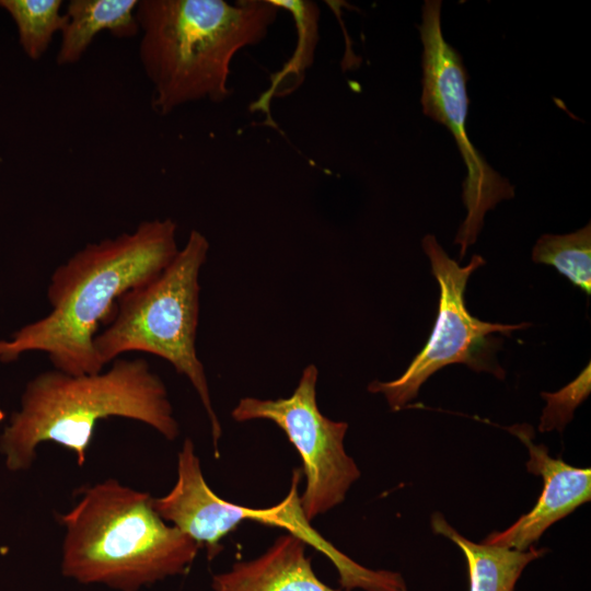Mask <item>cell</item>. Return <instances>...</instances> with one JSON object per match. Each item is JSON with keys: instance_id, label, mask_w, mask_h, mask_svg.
<instances>
[{"instance_id": "30bf717a", "label": "cell", "mask_w": 591, "mask_h": 591, "mask_svg": "<svg viewBox=\"0 0 591 591\" xmlns=\"http://www.w3.org/2000/svg\"><path fill=\"white\" fill-rule=\"evenodd\" d=\"M508 431L528 449L526 470L542 477L543 488L528 513L506 530L490 533L483 543L526 551L549 526L590 501L591 470L572 466L560 456H551L546 445L534 442L533 428L528 424L511 426Z\"/></svg>"}, {"instance_id": "3957f363", "label": "cell", "mask_w": 591, "mask_h": 591, "mask_svg": "<svg viewBox=\"0 0 591 591\" xmlns=\"http://www.w3.org/2000/svg\"><path fill=\"white\" fill-rule=\"evenodd\" d=\"M112 416L147 424L167 440L179 432L166 387L146 360L117 359L95 374L72 375L54 369L28 382L21 409L1 436L7 466L28 468L36 447L45 441L74 452L81 466L96 422Z\"/></svg>"}, {"instance_id": "6da1fadb", "label": "cell", "mask_w": 591, "mask_h": 591, "mask_svg": "<svg viewBox=\"0 0 591 591\" xmlns=\"http://www.w3.org/2000/svg\"><path fill=\"white\" fill-rule=\"evenodd\" d=\"M178 251L176 223L169 218L85 245L53 273L50 313L0 340V362L40 351L56 370L72 375L103 371L93 345L99 326L112 320L124 293L159 276Z\"/></svg>"}, {"instance_id": "2e32d148", "label": "cell", "mask_w": 591, "mask_h": 591, "mask_svg": "<svg viewBox=\"0 0 591 591\" xmlns=\"http://www.w3.org/2000/svg\"><path fill=\"white\" fill-rule=\"evenodd\" d=\"M590 391V364H588L561 390L554 393L543 392L541 395L545 398L546 406L542 412L538 430L541 432L563 431L572 419L575 409L589 396Z\"/></svg>"}, {"instance_id": "4fadbf2b", "label": "cell", "mask_w": 591, "mask_h": 591, "mask_svg": "<svg viewBox=\"0 0 591 591\" xmlns=\"http://www.w3.org/2000/svg\"><path fill=\"white\" fill-rule=\"evenodd\" d=\"M138 0H71L67 23L56 56L59 66L78 62L95 36L104 31L125 39L139 33L136 19Z\"/></svg>"}, {"instance_id": "5b68a950", "label": "cell", "mask_w": 591, "mask_h": 591, "mask_svg": "<svg viewBox=\"0 0 591 591\" xmlns=\"http://www.w3.org/2000/svg\"><path fill=\"white\" fill-rule=\"evenodd\" d=\"M208 251V240L193 230L184 247L159 276L118 299L109 324L95 335L93 345L103 366L126 352L139 351L165 359L185 375L206 410L218 454L221 425L195 344L199 273Z\"/></svg>"}, {"instance_id": "277c9868", "label": "cell", "mask_w": 591, "mask_h": 591, "mask_svg": "<svg viewBox=\"0 0 591 591\" xmlns=\"http://www.w3.org/2000/svg\"><path fill=\"white\" fill-rule=\"evenodd\" d=\"M60 521L62 575L84 584L138 591L185 572L201 548L165 523L148 493L113 478L86 488Z\"/></svg>"}, {"instance_id": "ba28073f", "label": "cell", "mask_w": 591, "mask_h": 591, "mask_svg": "<svg viewBox=\"0 0 591 591\" xmlns=\"http://www.w3.org/2000/svg\"><path fill=\"white\" fill-rule=\"evenodd\" d=\"M419 34L424 47L422 111L450 130L466 166L462 197L467 215L454 241L461 246L462 258L466 248L475 243L485 213L499 201L512 198L514 188L486 162L468 139L467 77L461 56L443 37L440 0L425 1Z\"/></svg>"}, {"instance_id": "9a60e30c", "label": "cell", "mask_w": 591, "mask_h": 591, "mask_svg": "<svg viewBox=\"0 0 591 591\" xmlns=\"http://www.w3.org/2000/svg\"><path fill=\"white\" fill-rule=\"evenodd\" d=\"M61 0H0V7L14 20L20 44L31 59H39L54 35L63 30L68 18L61 14Z\"/></svg>"}, {"instance_id": "7a4b0ae2", "label": "cell", "mask_w": 591, "mask_h": 591, "mask_svg": "<svg viewBox=\"0 0 591 591\" xmlns=\"http://www.w3.org/2000/svg\"><path fill=\"white\" fill-rule=\"evenodd\" d=\"M270 0H140L139 59L151 82V106L167 115L184 104L221 102L234 55L259 43L277 19Z\"/></svg>"}, {"instance_id": "7c38bea8", "label": "cell", "mask_w": 591, "mask_h": 591, "mask_svg": "<svg viewBox=\"0 0 591 591\" xmlns=\"http://www.w3.org/2000/svg\"><path fill=\"white\" fill-rule=\"evenodd\" d=\"M431 529L452 541L463 553L468 570L470 591H514L523 570L547 549L517 551L476 543L456 531L440 512L432 513Z\"/></svg>"}, {"instance_id": "9c48e42d", "label": "cell", "mask_w": 591, "mask_h": 591, "mask_svg": "<svg viewBox=\"0 0 591 591\" xmlns=\"http://www.w3.org/2000/svg\"><path fill=\"white\" fill-rule=\"evenodd\" d=\"M318 371L309 364L287 398L244 397L232 410L235 421L266 419L288 437L302 459L305 488L300 496L309 521L341 503L360 470L344 448L345 421L325 417L316 403Z\"/></svg>"}, {"instance_id": "8fae6325", "label": "cell", "mask_w": 591, "mask_h": 591, "mask_svg": "<svg viewBox=\"0 0 591 591\" xmlns=\"http://www.w3.org/2000/svg\"><path fill=\"white\" fill-rule=\"evenodd\" d=\"M305 543L287 533L259 557L212 577L213 591H339L315 575Z\"/></svg>"}, {"instance_id": "52a82bcc", "label": "cell", "mask_w": 591, "mask_h": 591, "mask_svg": "<svg viewBox=\"0 0 591 591\" xmlns=\"http://www.w3.org/2000/svg\"><path fill=\"white\" fill-rule=\"evenodd\" d=\"M421 245L440 288L439 311L432 333L401 376L389 382L373 381L368 385L369 392L385 396L393 412L405 407L418 395L427 379L449 364L464 363L477 372L486 371L503 379L505 371L491 354L497 347H491L489 336L494 333L510 336L514 331L531 326L524 322L489 323L468 312L464 300L466 283L473 271L485 264L482 256L474 255L468 265L461 267L443 251L434 235H425Z\"/></svg>"}, {"instance_id": "5bb4252c", "label": "cell", "mask_w": 591, "mask_h": 591, "mask_svg": "<svg viewBox=\"0 0 591 591\" xmlns=\"http://www.w3.org/2000/svg\"><path fill=\"white\" fill-rule=\"evenodd\" d=\"M534 263L555 267L575 287L591 294V225L567 234H543L532 252Z\"/></svg>"}, {"instance_id": "8992f818", "label": "cell", "mask_w": 591, "mask_h": 591, "mask_svg": "<svg viewBox=\"0 0 591 591\" xmlns=\"http://www.w3.org/2000/svg\"><path fill=\"white\" fill-rule=\"evenodd\" d=\"M301 471L292 473L289 493L278 505L253 509L227 501L208 486L193 441L187 438L177 455V479L163 497L152 498L154 511L207 549L212 559L222 549L221 540L243 521H256L285 529L324 554L335 566L345 591H408L404 577L387 569H371L336 548L311 524L302 510L299 483Z\"/></svg>"}]
</instances>
